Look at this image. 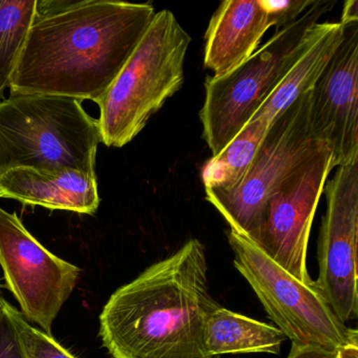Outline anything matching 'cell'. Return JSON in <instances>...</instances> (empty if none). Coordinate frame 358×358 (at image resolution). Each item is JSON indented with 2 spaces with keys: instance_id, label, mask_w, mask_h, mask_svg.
<instances>
[{
  "instance_id": "3",
  "label": "cell",
  "mask_w": 358,
  "mask_h": 358,
  "mask_svg": "<svg viewBox=\"0 0 358 358\" xmlns=\"http://www.w3.org/2000/svg\"><path fill=\"white\" fill-rule=\"evenodd\" d=\"M192 37L169 10L157 12L133 54L96 101L101 142L122 148L184 83V62Z\"/></svg>"
},
{
  "instance_id": "12",
  "label": "cell",
  "mask_w": 358,
  "mask_h": 358,
  "mask_svg": "<svg viewBox=\"0 0 358 358\" xmlns=\"http://www.w3.org/2000/svg\"><path fill=\"white\" fill-rule=\"evenodd\" d=\"M273 22L265 0H226L209 22L204 66L219 77L246 62Z\"/></svg>"
},
{
  "instance_id": "19",
  "label": "cell",
  "mask_w": 358,
  "mask_h": 358,
  "mask_svg": "<svg viewBox=\"0 0 358 358\" xmlns=\"http://www.w3.org/2000/svg\"><path fill=\"white\" fill-rule=\"evenodd\" d=\"M276 31L296 22L316 0H265Z\"/></svg>"
},
{
  "instance_id": "22",
  "label": "cell",
  "mask_w": 358,
  "mask_h": 358,
  "mask_svg": "<svg viewBox=\"0 0 358 358\" xmlns=\"http://www.w3.org/2000/svg\"><path fill=\"white\" fill-rule=\"evenodd\" d=\"M358 22V1L356 0H348L343 3V13H341V24H352V22Z\"/></svg>"
},
{
  "instance_id": "20",
  "label": "cell",
  "mask_w": 358,
  "mask_h": 358,
  "mask_svg": "<svg viewBox=\"0 0 358 358\" xmlns=\"http://www.w3.org/2000/svg\"><path fill=\"white\" fill-rule=\"evenodd\" d=\"M0 358H26L12 316V306L7 301L0 313Z\"/></svg>"
},
{
  "instance_id": "13",
  "label": "cell",
  "mask_w": 358,
  "mask_h": 358,
  "mask_svg": "<svg viewBox=\"0 0 358 358\" xmlns=\"http://www.w3.org/2000/svg\"><path fill=\"white\" fill-rule=\"evenodd\" d=\"M0 198L85 215H94L100 204L96 173L71 169L8 171L0 176Z\"/></svg>"
},
{
  "instance_id": "18",
  "label": "cell",
  "mask_w": 358,
  "mask_h": 358,
  "mask_svg": "<svg viewBox=\"0 0 358 358\" xmlns=\"http://www.w3.org/2000/svg\"><path fill=\"white\" fill-rule=\"evenodd\" d=\"M12 316L26 358H77L68 349L62 347L52 335L31 326L13 306Z\"/></svg>"
},
{
  "instance_id": "5",
  "label": "cell",
  "mask_w": 358,
  "mask_h": 358,
  "mask_svg": "<svg viewBox=\"0 0 358 358\" xmlns=\"http://www.w3.org/2000/svg\"><path fill=\"white\" fill-rule=\"evenodd\" d=\"M335 0H316L301 17L276 31L246 62L231 72L207 77L200 112L203 139L217 156L257 114L293 64L311 45L320 20Z\"/></svg>"
},
{
  "instance_id": "17",
  "label": "cell",
  "mask_w": 358,
  "mask_h": 358,
  "mask_svg": "<svg viewBox=\"0 0 358 358\" xmlns=\"http://www.w3.org/2000/svg\"><path fill=\"white\" fill-rule=\"evenodd\" d=\"M37 0L0 1V98L10 87L35 18Z\"/></svg>"
},
{
  "instance_id": "10",
  "label": "cell",
  "mask_w": 358,
  "mask_h": 358,
  "mask_svg": "<svg viewBox=\"0 0 358 358\" xmlns=\"http://www.w3.org/2000/svg\"><path fill=\"white\" fill-rule=\"evenodd\" d=\"M324 194L327 210L320 226L315 285L335 315L347 324L358 315V161L336 167Z\"/></svg>"
},
{
  "instance_id": "9",
  "label": "cell",
  "mask_w": 358,
  "mask_h": 358,
  "mask_svg": "<svg viewBox=\"0 0 358 358\" xmlns=\"http://www.w3.org/2000/svg\"><path fill=\"white\" fill-rule=\"evenodd\" d=\"M334 169L332 150L324 144L280 184L266 207L257 246L305 284L314 282L307 269L308 243L318 202Z\"/></svg>"
},
{
  "instance_id": "6",
  "label": "cell",
  "mask_w": 358,
  "mask_h": 358,
  "mask_svg": "<svg viewBox=\"0 0 358 358\" xmlns=\"http://www.w3.org/2000/svg\"><path fill=\"white\" fill-rule=\"evenodd\" d=\"M326 143L312 124L310 90L274 119L243 181L228 192L205 190L206 200L230 229L257 245L269 199Z\"/></svg>"
},
{
  "instance_id": "23",
  "label": "cell",
  "mask_w": 358,
  "mask_h": 358,
  "mask_svg": "<svg viewBox=\"0 0 358 358\" xmlns=\"http://www.w3.org/2000/svg\"><path fill=\"white\" fill-rule=\"evenodd\" d=\"M338 358H358V343L345 345L337 351Z\"/></svg>"
},
{
  "instance_id": "16",
  "label": "cell",
  "mask_w": 358,
  "mask_h": 358,
  "mask_svg": "<svg viewBox=\"0 0 358 358\" xmlns=\"http://www.w3.org/2000/svg\"><path fill=\"white\" fill-rule=\"evenodd\" d=\"M269 129L263 119H251L217 156L211 157L202 169L205 190L236 188L248 173Z\"/></svg>"
},
{
  "instance_id": "24",
  "label": "cell",
  "mask_w": 358,
  "mask_h": 358,
  "mask_svg": "<svg viewBox=\"0 0 358 358\" xmlns=\"http://www.w3.org/2000/svg\"><path fill=\"white\" fill-rule=\"evenodd\" d=\"M5 299H3V295H1V290H0V313L3 311V303H5Z\"/></svg>"
},
{
  "instance_id": "21",
  "label": "cell",
  "mask_w": 358,
  "mask_h": 358,
  "mask_svg": "<svg viewBox=\"0 0 358 358\" xmlns=\"http://www.w3.org/2000/svg\"><path fill=\"white\" fill-rule=\"evenodd\" d=\"M287 358H338L337 351L324 349L317 345H297L292 343Z\"/></svg>"
},
{
  "instance_id": "2",
  "label": "cell",
  "mask_w": 358,
  "mask_h": 358,
  "mask_svg": "<svg viewBox=\"0 0 358 358\" xmlns=\"http://www.w3.org/2000/svg\"><path fill=\"white\" fill-rule=\"evenodd\" d=\"M207 271L204 245L192 238L119 288L100 315V337L112 358H213L205 331L220 305Z\"/></svg>"
},
{
  "instance_id": "1",
  "label": "cell",
  "mask_w": 358,
  "mask_h": 358,
  "mask_svg": "<svg viewBox=\"0 0 358 358\" xmlns=\"http://www.w3.org/2000/svg\"><path fill=\"white\" fill-rule=\"evenodd\" d=\"M152 3L72 1L36 17L12 76L11 95L64 96L96 102L152 24Z\"/></svg>"
},
{
  "instance_id": "4",
  "label": "cell",
  "mask_w": 358,
  "mask_h": 358,
  "mask_svg": "<svg viewBox=\"0 0 358 358\" xmlns=\"http://www.w3.org/2000/svg\"><path fill=\"white\" fill-rule=\"evenodd\" d=\"M98 121L80 100L11 95L0 101V176L14 169L96 173Z\"/></svg>"
},
{
  "instance_id": "8",
  "label": "cell",
  "mask_w": 358,
  "mask_h": 358,
  "mask_svg": "<svg viewBox=\"0 0 358 358\" xmlns=\"http://www.w3.org/2000/svg\"><path fill=\"white\" fill-rule=\"evenodd\" d=\"M0 266L24 315L51 335L54 320L76 287L80 269L47 250L16 213L1 207Z\"/></svg>"
},
{
  "instance_id": "15",
  "label": "cell",
  "mask_w": 358,
  "mask_h": 358,
  "mask_svg": "<svg viewBox=\"0 0 358 358\" xmlns=\"http://www.w3.org/2000/svg\"><path fill=\"white\" fill-rule=\"evenodd\" d=\"M287 337L271 324L225 308L213 310L207 320L205 341L211 357L222 354H278Z\"/></svg>"
},
{
  "instance_id": "7",
  "label": "cell",
  "mask_w": 358,
  "mask_h": 358,
  "mask_svg": "<svg viewBox=\"0 0 358 358\" xmlns=\"http://www.w3.org/2000/svg\"><path fill=\"white\" fill-rule=\"evenodd\" d=\"M234 264L261 301L268 316L297 345L338 351L358 343L355 329L343 324L313 284H305L272 261L249 238L227 232Z\"/></svg>"
},
{
  "instance_id": "14",
  "label": "cell",
  "mask_w": 358,
  "mask_h": 358,
  "mask_svg": "<svg viewBox=\"0 0 358 358\" xmlns=\"http://www.w3.org/2000/svg\"><path fill=\"white\" fill-rule=\"evenodd\" d=\"M343 35L345 26L341 22H320L317 35L311 45L293 64L252 119H263L271 125L278 115L312 90L343 41Z\"/></svg>"
},
{
  "instance_id": "11",
  "label": "cell",
  "mask_w": 358,
  "mask_h": 358,
  "mask_svg": "<svg viewBox=\"0 0 358 358\" xmlns=\"http://www.w3.org/2000/svg\"><path fill=\"white\" fill-rule=\"evenodd\" d=\"M311 117L336 167L358 161V22L345 24L343 41L312 87Z\"/></svg>"
}]
</instances>
